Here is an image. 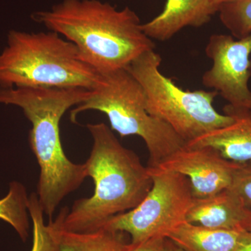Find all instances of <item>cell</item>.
Returning a JSON list of instances; mask_svg holds the SVG:
<instances>
[{
  "label": "cell",
  "instance_id": "6da1fadb",
  "mask_svg": "<svg viewBox=\"0 0 251 251\" xmlns=\"http://www.w3.org/2000/svg\"><path fill=\"white\" fill-rule=\"evenodd\" d=\"M32 18L74 44L81 60L99 75L126 69L155 49L129 7L118 10L99 0H63Z\"/></svg>",
  "mask_w": 251,
  "mask_h": 251
},
{
  "label": "cell",
  "instance_id": "7a4b0ae2",
  "mask_svg": "<svg viewBox=\"0 0 251 251\" xmlns=\"http://www.w3.org/2000/svg\"><path fill=\"white\" fill-rule=\"evenodd\" d=\"M90 94L82 88L0 87V104L19 107L31 122L29 145L40 168L36 196L50 218L87 177L85 163H73L64 153L59 125L64 113Z\"/></svg>",
  "mask_w": 251,
  "mask_h": 251
},
{
  "label": "cell",
  "instance_id": "3957f363",
  "mask_svg": "<svg viewBox=\"0 0 251 251\" xmlns=\"http://www.w3.org/2000/svg\"><path fill=\"white\" fill-rule=\"evenodd\" d=\"M87 128L93 145L85 165L95 188L91 197L77 200L72 209L64 208L56 219L70 232L102 228L113 216L136 207L152 186L148 167L122 145L111 128L104 123L88 124Z\"/></svg>",
  "mask_w": 251,
  "mask_h": 251
},
{
  "label": "cell",
  "instance_id": "277c9868",
  "mask_svg": "<svg viewBox=\"0 0 251 251\" xmlns=\"http://www.w3.org/2000/svg\"><path fill=\"white\" fill-rule=\"evenodd\" d=\"M100 75L58 33L11 30L0 52V87L93 90Z\"/></svg>",
  "mask_w": 251,
  "mask_h": 251
},
{
  "label": "cell",
  "instance_id": "5b68a950",
  "mask_svg": "<svg viewBox=\"0 0 251 251\" xmlns=\"http://www.w3.org/2000/svg\"><path fill=\"white\" fill-rule=\"evenodd\" d=\"M87 110L106 115L111 129L122 138L140 137L148 150L150 168L158 166L186 144L169 125L149 113L143 88L126 69L100 75L88 98L71 111V120L75 123L77 115Z\"/></svg>",
  "mask_w": 251,
  "mask_h": 251
},
{
  "label": "cell",
  "instance_id": "8992f818",
  "mask_svg": "<svg viewBox=\"0 0 251 251\" xmlns=\"http://www.w3.org/2000/svg\"><path fill=\"white\" fill-rule=\"evenodd\" d=\"M161 57L154 50L144 52L126 68L139 82L146 97L147 110L174 130L185 143L227 126L232 117L214 108L216 91L184 90L160 72Z\"/></svg>",
  "mask_w": 251,
  "mask_h": 251
},
{
  "label": "cell",
  "instance_id": "52a82bcc",
  "mask_svg": "<svg viewBox=\"0 0 251 251\" xmlns=\"http://www.w3.org/2000/svg\"><path fill=\"white\" fill-rule=\"evenodd\" d=\"M152 186L134 209L108 220L103 228L128 233L132 244L154 237H167L186 222L194 196L189 180L184 175L158 167L150 168Z\"/></svg>",
  "mask_w": 251,
  "mask_h": 251
},
{
  "label": "cell",
  "instance_id": "ba28073f",
  "mask_svg": "<svg viewBox=\"0 0 251 251\" xmlns=\"http://www.w3.org/2000/svg\"><path fill=\"white\" fill-rule=\"evenodd\" d=\"M205 52L213 64L202 75L203 85L216 91L232 106L251 109V34L239 39L213 34Z\"/></svg>",
  "mask_w": 251,
  "mask_h": 251
},
{
  "label": "cell",
  "instance_id": "9c48e42d",
  "mask_svg": "<svg viewBox=\"0 0 251 251\" xmlns=\"http://www.w3.org/2000/svg\"><path fill=\"white\" fill-rule=\"evenodd\" d=\"M239 166L210 147L184 145L156 167L184 175L194 198H204L230 187Z\"/></svg>",
  "mask_w": 251,
  "mask_h": 251
},
{
  "label": "cell",
  "instance_id": "30bf717a",
  "mask_svg": "<svg viewBox=\"0 0 251 251\" xmlns=\"http://www.w3.org/2000/svg\"><path fill=\"white\" fill-rule=\"evenodd\" d=\"M225 115L233 122L185 144L188 147H210L222 156L237 163L251 161V109L235 108L227 104Z\"/></svg>",
  "mask_w": 251,
  "mask_h": 251
},
{
  "label": "cell",
  "instance_id": "8fae6325",
  "mask_svg": "<svg viewBox=\"0 0 251 251\" xmlns=\"http://www.w3.org/2000/svg\"><path fill=\"white\" fill-rule=\"evenodd\" d=\"M251 212L229 188L209 197L194 198L186 221L211 229L243 230Z\"/></svg>",
  "mask_w": 251,
  "mask_h": 251
},
{
  "label": "cell",
  "instance_id": "7c38bea8",
  "mask_svg": "<svg viewBox=\"0 0 251 251\" xmlns=\"http://www.w3.org/2000/svg\"><path fill=\"white\" fill-rule=\"evenodd\" d=\"M217 12L211 0H167L161 14L142 29L150 39L165 41L184 27L204 25Z\"/></svg>",
  "mask_w": 251,
  "mask_h": 251
},
{
  "label": "cell",
  "instance_id": "4fadbf2b",
  "mask_svg": "<svg viewBox=\"0 0 251 251\" xmlns=\"http://www.w3.org/2000/svg\"><path fill=\"white\" fill-rule=\"evenodd\" d=\"M241 231L208 228L186 221L166 238L184 251H232Z\"/></svg>",
  "mask_w": 251,
  "mask_h": 251
},
{
  "label": "cell",
  "instance_id": "5bb4252c",
  "mask_svg": "<svg viewBox=\"0 0 251 251\" xmlns=\"http://www.w3.org/2000/svg\"><path fill=\"white\" fill-rule=\"evenodd\" d=\"M59 251H121L125 244L124 232L102 228L91 232L65 230L58 221L50 222Z\"/></svg>",
  "mask_w": 251,
  "mask_h": 251
},
{
  "label": "cell",
  "instance_id": "9a60e30c",
  "mask_svg": "<svg viewBox=\"0 0 251 251\" xmlns=\"http://www.w3.org/2000/svg\"><path fill=\"white\" fill-rule=\"evenodd\" d=\"M29 199L25 187L14 181L6 197L0 200V220L11 225L23 242L29 237Z\"/></svg>",
  "mask_w": 251,
  "mask_h": 251
},
{
  "label": "cell",
  "instance_id": "2e32d148",
  "mask_svg": "<svg viewBox=\"0 0 251 251\" xmlns=\"http://www.w3.org/2000/svg\"><path fill=\"white\" fill-rule=\"evenodd\" d=\"M218 12L221 23L235 39L251 34V0H232L221 5Z\"/></svg>",
  "mask_w": 251,
  "mask_h": 251
},
{
  "label": "cell",
  "instance_id": "e0dca14e",
  "mask_svg": "<svg viewBox=\"0 0 251 251\" xmlns=\"http://www.w3.org/2000/svg\"><path fill=\"white\" fill-rule=\"evenodd\" d=\"M28 211L33 222V243L31 251H59L50 224L46 225L44 211L36 193L29 196Z\"/></svg>",
  "mask_w": 251,
  "mask_h": 251
},
{
  "label": "cell",
  "instance_id": "ac0fdd59",
  "mask_svg": "<svg viewBox=\"0 0 251 251\" xmlns=\"http://www.w3.org/2000/svg\"><path fill=\"white\" fill-rule=\"evenodd\" d=\"M229 188L242 199L246 207L251 210V161L239 163Z\"/></svg>",
  "mask_w": 251,
  "mask_h": 251
},
{
  "label": "cell",
  "instance_id": "d6986e66",
  "mask_svg": "<svg viewBox=\"0 0 251 251\" xmlns=\"http://www.w3.org/2000/svg\"><path fill=\"white\" fill-rule=\"evenodd\" d=\"M121 251H168V238L154 237L136 244L128 243Z\"/></svg>",
  "mask_w": 251,
  "mask_h": 251
},
{
  "label": "cell",
  "instance_id": "ffe728a7",
  "mask_svg": "<svg viewBox=\"0 0 251 251\" xmlns=\"http://www.w3.org/2000/svg\"><path fill=\"white\" fill-rule=\"evenodd\" d=\"M232 251H251V231L243 229Z\"/></svg>",
  "mask_w": 251,
  "mask_h": 251
},
{
  "label": "cell",
  "instance_id": "44dd1931",
  "mask_svg": "<svg viewBox=\"0 0 251 251\" xmlns=\"http://www.w3.org/2000/svg\"><path fill=\"white\" fill-rule=\"evenodd\" d=\"M168 251H184L169 239H168Z\"/></svg>",
  "mask_w": 251,
  "mask_h": 251
},
{
  "label": "cell",
  "instance_id": "7402d4cb",
  "mask_svg": "<svg viewBox=\"0 0 251 251\" xmlns=\"http://www.w3.org/2000/svg\"><path fill=\"white\" fill-rule=\"evenodd\" d=\"M211 1H212L213 4L216 6V9L219 11V7L221 5L228 2V1H232V0H211Z\"/></svg>",
  "mask_w": 251,
  "mask_h": 251
},
{
  "label": "cell",
  "instance_id": "603a6c76",
  "mask_svg": "<svg viewBox=\"0 0 251 251\" xmlns=\"http://www.w3.org/2000/svg\"><path fill=\"white\" fill-rule=\"evenodd\" d=\"M244 229L248 231H251V212L249 215V219H248L247 222L244 225Z\"/></svg>",
  "mask_w": 251,
  "mask_h": 251
}]
</instances>
